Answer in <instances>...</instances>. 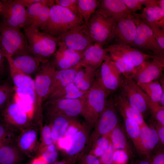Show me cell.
<instances>
[{
    "label": "cell",
    "mask_w": 164,
    "mask_h": 164,
    "mask_svg": "<svg viewBox=\"0 0 164 164\" xmlns=\"http://www.w3.org/2000/svg\"><path fill=\"white\" fill-rule=\"evenodd\" d=\"M84 23L81 18L68 9L55 4L50 8L46 22L39 29L58 38L64 33Z\"/></svg>",
    "instance_id": "6da1fadb"
},
{
    "label": "cell",
    "mask_w": 164,
    "mask_h": 164,
    "mask_svg": "<svg viewBox=\"0 0 164 164\" xmlns=\"http://www.w3.org/2000/svg\"><path fill=\"white\" fill-rule=\"evenodd\" d=\"M56 70L50 60L40 63L35 75L36 103L34 121L36 122L43 120V106L48 95Z\"/></svg>",
    "instance_id": "7a4b0ae2"
},
{
    "label": "cell",
    "mask_w": 164,
    "mask_h": 164,
    "mask_svg": "<svg viewBox=\"0 0 164 164\" xmlns=\"http://www.w3.org/2000/svg\"><path fill=\"white\" fill-rule=\"evenodd\" d=\"M31 52L41 63L50 60L56 52L58 39L36 28L24 29Z\"/></svg>",
    "instance_id": "3957f363"
},
{
    "label": "cell",
    "mask_w": 164,
    "mask_h": 164,
    "mask_svg": "<svg viewBox=\"0 0 164 164\" xmlns=\"http://www.w3.org/2000/svg\"><path fill=\"white\" fill-rule=\"evenodd\" d=\"M0 48L5 57L24 54L32 55L24 33L20 29L5 24L0 20Z\"/></svg>",
    "instance_id": "277c9868"
},
{
    "label": "cell",
    "mask_w": 164,
    "mask_h": 164,
    "mask_svg": "<svg viewBox=\"0 0 164 164\" xmlns=\"http://www.w3.org/2000/svg\"><path fill=\"white\" fill-rule=\"evenodd\" d=\"M99 71L92 87L84 96L81 113L87 120L93 122H96L111 94L102 84Z\"/></svg>",
    "instance_id": "5b68a950"
},
{
    "label": "cell",
    "mask_w": 164,
    "mask_h": 164,
    "mask_svg": "<svg viewBox=\"0 0 164 164\" xmlns=\"http://www.w3.org/2000/svg\"><path fill=\"white\" fill-rule=\"evenodd\" d=\"M116 22L114 19L105 17L95 11L87 24L94 43L103 46L109 43Z\"/></svg>",
    "instance_id": "8992f818"
},
{
    "label": "cell",
    "mask_w": 164,
    "mask_h": 164,
    "mask_svg": "<svg viewBox=\"0 0 164 164\" xmlns=\"http://www.w3.org/2000/svg\"><path fill=\"white\" fill-rule=\"evenodd\" d=\"M0 119L19 132L36 124L20 107L14 95L0 113Z\"/></svg>",
    "instance_id": "52a82bcc"
},
{
    "label": "cell",
    "mask_w": 164,
    "mask_h": 164,
    "mask_svg": "<svg viewBox=\"0 0 164 164\" xmlns=\"http://www.w3.org/2000/svg\"><path fill=\"white\" fill-rule=\"evenodd\" d=\"M132 16L136 26L133 47L150 54H164V50L157 43L150 27L134 14L132 13Z\"/></svg>",
    "instance_id": "ba28073f"
},
{
    "label": "cell",
    "mask_w": 164,
    "mask_h": 164,
    "mask_svg": "<svg viewBox=\"0 0 164 164\" xmlns=\"http://www.w3.org/2000/svg\"><path fill=\"white\" fill-rule=\"evenodd\" d=\"M84 96L77 99L53 98L48 99L42 108L43 115L56 114L70 117L81 114Z\"/></svg>",
    "instance_id": "9c48e42d"
},
{
    "label": "cell",
    "mask_w": 164,
    "mask_h": 164,
    "mask_svg": "<svg viewBox=\"0 0 164 164\" xmlns=\"http://www.w3.org/2000/svg\"><path fill=\"white\" fill-rule=\"evenodd\" d=\"M164 67V54H153L152 57L136 67L131 77L136 84L158 79L162 74Z\"/></svg>",
    "instance_id": "30bf717a"
},
{
    "label": "cell",
    "mask_w": 164,
    "mask_h": 164,
    "mask_svg": "<svg viewBox=\"0 0 164 164\" xmlns=\"http://www.w3.org/2000/svg\"><path fill=\"white\" fill-rule=\"evenodd\" d=\"M3 10L0 15V20L10 27L20 29L27 25V10L16 0H1Z\"/></svg>",
    "instance_id": "8fae6325"
},
{
    "label": "cell",
    "mask_w": 164,
    "mask_h": 164,
    "mask_svg": "<svg viewBox=\"0 0 164 164\" xmlns=\"http://www.w3.org/2000/svg\"><path fill=\"white\" fill-rule=\"evenodd\" d=\"M57 39L68 48L77 51H84L94 43L86 23L64 33Z\"/></svg>",
    "instance_id": "7c38bea8"
},
{
    "label": "cell",
    "mask_w": 164,
    "mask_h": 164,
    "mask_svg": "<svg viewBox=\"0 0 164 164\" xmlns=\"http://www.w3.org/2000/svg\"><path fill=\"white\" fill-rule=\"evenodd\" d=\"M35 124L20 132L15 142L21 151L28 158L37 155L39 145V125Z\"/></svg>",
    "instance_id": "4fadbf2b"
},
{
    "label": "cell",
    "mask_w": 164,
    "mask_h": 164,
    "mask_svg": "<svg viewBox=\"0 0 164 164\" xmlns=\"http://www.w3.org/2000/svg\"><path fill=\"white\" fill-rule=\"evenodd\" d=\"M99 73L102 84L111 94L119 89L123 77L108 53L100 67Z\"/></svg>",
    "instance_id": "5bb4252c"
},
{
    "label": "cell",
    "mask_w": 164,
    "mask_h": 164,
    "mask_svg": "<svg viewBox=\"0 0 164 164\" xmlns=\"http://www.w3.org/2000/svg\"><path fill=\"white\" fill-rule=\"evenodd\" d=\"M107 52L123 59L136 67L151 59L153 54L147 53L130 46L113 44L105 48Z\"/></svg>",
    "instance_id": "9a60e30c"
},
{
    "label": "cell",
    "mask_w": 164,
    "mask_h": 164,
    "mask_svg": "<svg viewBox=\"0 0 164 164\" xmlns=\"http://www.w3.org/2000/svg\"><path fill=\"white\" fill-rule=\"evenodd\" d=\"M117 110L112 96L109 97L96 121L97 138L100 135L111 133L118 125V118Z\"/></svg>",
    "instance_id": "2e32d148"
},
{
    "label": "cell",
    "mask_w": 164,
    "mask_h": 164,
    "mask_svg": "<svg viewBox=\"0 0 164 164\" xmlns=\"http://www.w3.org/2000/svg\"><path fill=\"white\" fill-rule=\"evenodd\" d=\"M136 32V26L132 13L125 18L117 22L114 27L110 43L128 45L133 47Z\"/></svg>",
    "instance_id": "e0dca14e"
},
{
    "label": "cell",
    "mask_w": 164,
    "mask_h": 164,
    "mask_svg": "<svg viewBox=\"0 0 164 164\" xmlns=\"http://www.w3.org/2000/svg\"><path fill=\"white\" fill-rule=\"evenodd\" d=\"M83 52L69 49L62 42L58 41L57 50L51 60L56 70L70 68L79 63Z\"/></svg>",
    "instance_id": "ac0fdd59"
},
{
    "label": "cell",
    "mask_w": 164,
    "mask_h": 164,
    "mask_svg": "<svg viewBox=\"0 0 164 164\" xmlns=\"http://www.w3.org/2000/svg\"><path fill=\"white\" fill-rule=\"evenodd\" d=\"M135 84L131 77H123L119 92L132 107L143 114L148 108L142 96L136 89Z\"/></svg>",
    "instance_id": "d6986e66"
},
{
    "label": "cell",
    "mask_w": 164,
    "mask_h": 164,
    "mask_svg": "<svg viewBox=\"0 0 164 164\" xmlns=\"http://www.w3.org/2000/svg\"><path fill=\"white\" fill-rule=\"evenodd\" d=\"M95 11L104 17L112 18L117 22L132 13L122 0H99Z\"/></svg>",
    "instance_id": "ffe728a7"
},
{
    "label": "cell",
    "mask_w": 164,
    "mask_h": 164,
    "mask_svg": "<svg viewBox=\"0 0 164 164\" xmlns=\"http://www.w3.org/2000/svg\"><path fill=\"white\" fill-rule=\"evenodd\" d=\"M108 53L103 46L94 43L84 51L82 59L74 67L80 68L89 66L98 69L105 60Z\"/></svg>",
    "instance_id": "44dd1931"
},
{
    "label": "cell",
    "mask_w": 164,
    "mask_h": 164,
    "mask_svg": "<svg viewBox=\"0 0 164 164\" xmlns=\"http://www.w3.org/2000/svg\"><path fill=\"white\" fill-rule=\"evenodd\" d=\"M26 157L17 146L15 141L0 148V164H23Z\"/></svg>",
    "instance_id": "7402d4cb"
},
{
    "label": "cell",
    "mask_w": 164,
    "mask_h": 164,
    "mask_svg": "<svg viewBox=\"0 0 164 164\" xmlns=\"http://www.w3.org/2000/svg\"><path fill=\"white\" fill-rule=\"evenodd\" d=\"M79 69L74 67L66 69L56 70L47 98L70 83L73 82Z\"/></svg>",
    "instance_id": "603a6c76"
},
{
    "label": "cell",
    "mask_w": 164,
    "mask_h": 164,
    "mask_svg": "<svg viewBox=\"0 0 164 164\" xmlns=\"http://www.w3.org/2000/svg\"><path fill=\"white\" fill-rule=\"evenodd\" d=\"M98 69L91 67L79 68L73 83L80 90L87 91L92 87L95 81Z\"/></svg>",
    "instance_id": "cb8c5ba5"
},
{
    "label": "cell",
    "mask_w": 164,
    "mask_h": 164,
    "mask_svg": "<svg viewBox=\"0 0 164 164\" xmlns=\"http://www.w3.org/2000/svg\"><path fill=\"white\" fill-rule=\"evenodd\" d=\"M160 77V82L157 79L137 84L153 101L164 107L163 75Z\"/></svg>",
    "instance_id": "d4e9b609"
},
{
    "label": "cell",
    "mask_w": 164,
    "mask_h": 164,
    "mask_svg": "<svg viewBox=\"0 0 164 164\" xmlns=\"http://www.w3.org/2000/svg\"><path fill=\"white\" fill-rule=\"evenodd\" d=\"M10 58L15 67L31 77L35 75L40 64L38 59L32 55L24 54Z\"/></svg>",
    "instance_id": "484cf974"
},
{
    "label": "cell",
    "mask_w": 164,
    "mask_h": 164,
    "mask_svg": "<svg viewBox=\"0 0 164 164\" xmlns=\"http://www.w3.org/2000/svg\"><path fill=\"white\" fill-rule=\"evenodd\" d=\"M112 97L117 108L122 110L128 118L136 122L140 128L147 125L143 114L132 107L119 92Z\"/></svg>",
    "instance_id": "4316f807"
},
{
    "label": "cell",
    "mask_w": 164,
    "mask_h": 164,
    "mask_svg": "<svg viewBox=\"0 0 164 164\" xmlns=\"http://www.w3.org/2000/svg\"><path fill=\"white\" fill-rule=\"evenodd\" d=\"M146 24H155L164 30V10L158 6L145 8L140 13H133Z\"/></svg>",
    "instance_id": "83f0119b"
},
{
    "label": "cell",
    "mask_w": 164,
    "mask_h": 164,
    "mask_svg": "<svg viewBox=\"0 0 164 164\" xmlns=\"http://www.w3.org/2000/svg\"><path fill=\"white\" fill-rule=\"evenodd\" d=\"M5 58L9 66L10 77L14 87L15 88L29 87L35 91L34 79L15 67L10 57L5 56Z\"/></svg>",
    "instance_id": "f1b7e54d"
},
{
    "label": "cell",
    "mask_w": 164,
    "mask_h": 164,
    "mask_svg": "<svg viewBox=\"0 0 164 164\" xmlns=\"http://www.w3.org/2000/svg\"><path fill=\"white\" fill-rule=\"evenodd\" d=\"M51 124V133L55 142H57L64 136L68 127V117L56 114L44 115Z\"/></svg>",
    "instance_id": "f546056e"
},
{
    "label": "cell",
    "mask_w": 164,
    "mask_h": 164,
    "mask_svg": "<svg viewBox=\"0 0 164 164\" xmlns=\"http://www.w3.org/2000/svg\"><path fill=\"white\" fill-rule=\"evenodd\" d=\"M117 109L124 120L127 134L137 152L140 155H145L140 141V127L136 122L128 118L122 110Z\"/></svg>",
    "instance_id": "4dcf8cb0"
},
{
    "label": "cell",
    "mask_w": 164,
    "mask_h": 164,
    "mask_svg": "<svg viewBox=\"0 0 164 164\" xmlns=\"http://www.w3.org/2000/svg\"><path fill=\"white\" fill-rule=\"evenodd\" d=\"M140 129V139L145 155H149L158 144L159 140L156 131L148 125Z\"/></svg>",
    "instance_id": "1f68e13d"
},
{
    "label": "cell",
    "mask_w": 164,
    "mask_h": 164,
    "mask_svg": "<svg viewBox=\"0 0 164 164\" xmlns=\"http://www.w3.org/2000/svg\"><path fill=\"white\" fill-rule=\"evenodd\" d=\"M87 91L79 89L73 82L48 97L46 101L53 98L77 99L84 96Z\"/></svg>",
    "instance_id": "d6a6232c"
},
{
    "label": "cell",
    "mask_w": 164,
    "mask_h": 164,
    "mask_svg": "<svg viewBox=\"0 0 164 164\" xmlns=\"http://www.w3.org/2000/svg\"><path fill=\"white\" fill-rule=\"evenodd\" d=\"M135 86L138 91L143 97L153 117L158 122L164 125V107L153 101L135 83Z\"/></svg>",
    "instance_id": "836d02e7"
},
{
    "label": "cell",
    "mask_w": 164,
    "mask_h": 164,
    "mask_svg": "<svg viewBox=\"0 0 164 164\" xmlns=\"http://www.w3.org/2000/svg\"><path fill=\"white\" fill-rule=\"evenodd\" d=\"M99 0H78V12L80 17L87 24L92 15L96 11Z\"/></svg>",
    "instance_id": "e575fe53"
},
{
    "label": "cell",
    "mask_w": 164,
    "mask_h": 164,
    "mask_svg": "<svg viewBox=\"0 0 164 164\" xmlns=\"http://www.w3.org/2000/svg\"><path fill=\"white\" fill-rule=\"evenodd\" d=\"M111 142L114 150H122L125 151L129 155L128 144L125 136L118 125L111 132Z\"/></svg>",
    "instance_id": "d590c367"
},
{
    "label": "cell",
    "mask_w": 164,
    "mask_h": 164,
    "mask_svg": "<svg viewBox=\"0 0 164 164\" xmlns=\"http://www.w3.org/2000/svg\"><path fill=\"white\" fill-rule=\"evenodd\" d=\"M55 4V0H39L27 8V23L26 27L24 29L27 28L31 25L43 7L50 8Z\"/></svg>",
    "instance_id": "8d00e7d4"
},
{
    "label": "cell",
    "mask_w": 164,
    "mask_h": 164,
    "mask_svg": "<svg viewBox=\"0 0 164 164\" xmlns=\"http://www.w3.org/2000/svg\"><path fill=\"white\" fill-rule=\"evenodd\" d=\"M15 87L6 80H0V113L15 94Z\"/></svg>",
    "instance_id": "74e56055"
},
{
    "label": "cell",
    "mask_w": 164,
    "mask_h": 164,
    "mask_svg": "<svg viewBox=\"0 0 164 164\" xmlns=\"http://www.w3.org/2000/svg\"><path fill=\"white\" fill-rule=\"evenodd\" d=\"M19 133L0 119V148L7 143L15 141Z\"/></svg>",
    "instance_id": "f35d334b"
},
{
    "label": "cell",
    "mask_w": 164,
    "mask_h": 164,
    "mask_svg": "<svg viewBox=\"0 0 164 164\" xmlns=\"http://www.w3.org/2000/svg\"><path fill=\"white\" fill-rule=\"evenodd\" d=\"M109 55L111 59L114 63L123 77H131L135 72L136 67L123 59L113 55Z\"/></svg>",
    "instance_id": "ab89813d"
},
{
    "label": "cell",
    "mask_w": 164,
    "mask_h": 164,
    "mask_svg": "<svg viewBox=\"0 0 164 164\" xmlns=\"http://www.w3.org/2000/svg\"><path fill=\"white\" fill-rule=\"evenodd\" d=\"M86 138L84 134L78 132L73 138L69 147L66 150L69 155H73L79 152L84 146Z\"/></svg>",
    "instance_id": "60d3db41"
},
{
    "label": "cell",
    "mask_w": 164,
    "mask_h": 164,
    "mask_svg": "<svg viewBox=\"0 0 164 164\" xmlns=\"http://www.w3.org/2000/svg\"><path fill=\"white\" fill-rule=\"evenodd\" d=\"M37 155H40L48 164L55 162L58 156V152L55 145L53 144L45 147L41 149Z\"/></svg>",
    "instance_id": "b9f144b4"
},
{
    "label": "cell",
    "mask_w": 164,
    "mask_h": 164,
    "mask_svg": "<svg viewBox=\"0 0 164 164\" xmlns=\"http://www.w3.org/2000/svg\"><path fill=\"white\" fill-rule=\"evenodd\" d=\"M50 8L46 6L43 7L33 23L29 27L26 29L36 28L39 29L42 27L48 19Z\"/></svg>",
    "instance_id": "7bdbcfd3"
},
{
    "label": "cell",
    "mask_w": 164,
    "mask_h": 164,
    "mask_svg": "<svg viewBox=\"0 0 164 164\" xmlns=\"http://www.w3.org/2000/svg\"><path fill=\"white\" fill-rule=\"evenodd\" d=\"M41 131L42 142L39 145L37 154L43 148L53 144L55 142L52 135L50 127L49 125H45L42 127Z\"/></svg>",
    "instance_id": "ee69618b"
},
{
    "label": "cell",
    "mask_w": 164,
    "mask_h": 164,
    "mask_svg": "<svg viewBox=\"0 0 164 164\" xmlns=\"http://www.w3.org/2000/svg\"><path fill=\"white\" fill-rule=\"evenodd\" d=\"M55 3L68 9L80 17L78 12V0H56Z\"/></svg>",
    "instance_id": "f6af8a7d"
},
{
    "label": "cell",
    "mask_w": 164,
    "mask_h": 164,
    "mask_svg": "<svg viewBox=\"0 0 164 164\" xmlns=\"http://www.w3.org/2000/svg\"><path fill=\"white\" fill-rule=\"evenodd\" d=\"M147 25L151 29L154 37L159 45L164 50V30L157 25Z\"/></svg>",
    "instance_id": "bcb514c9"
},
{
    "label": "cell",
    "mask_w": 164,
    "mask_h": 164,
    "mask_svg": "<svg viewBox=\"0 0 164 164\" xmlns=\"http://www.w3.org/2000/svg\"><path fill=\"white\" fill-rule=\"evenodd\" d=\"M129 155L123 150H115L113 155L112 164H127L129 159Z\"/></svg>",
    "instance_id": "7dc6e473"
},
{
    "label": "cell",
    "mask_w": 164,
    "mask_h": 164,
    "mask_svg": "<svg viewBox=\"0 0 164 164\" xmlns=\"http://www.w3.org/2000/svg\"><path fill=\"white\" fill-rule=\"evenodd\" d=\"M114 150L111 142L110 144L101 157L100 164H112L113 156Z\"/></svg>",
    "instance_id": "c3c4849f"
},
{
    "label": "cell",
    "mask_w": 164,
    "mask_h": 164,
    "mask_svg": "<svg viewBox=\"0 0 164 164\" xmlns=\"http://www.w3.org/2000/svg\"><path fill=\"white\" fill-rule=\"evenodd\" d=\"M132 13H135L138 10L142 9V4L139 0H122Z\"/></svg>",
    "instance_id": "681fc988"
},
{
    "label": "cell",
    "mask_w": 164,
    "mask_h": 164,
    "mask_svg": "<svg viewBox=\"0 0 164 164\" xmlns=\"http://www.w3.org/2000/svg\"><path fill=\"white\" fill-rule=\"evenodd\" d=\"M110 142L107 138L102 137L97 139L95 149L102 153H104L109 147Z\"/></svg>",
    "instance_id": "f907efd6"
},
{
    "label": "cell",
    "mask_w": 164,
    "mask_h": 164,
    "mask_svg": "<svg viewBox=\"0 0 164 164\" xmlns=\"http://www.w3.org/2000/svg\"><path fill=\"white\" fill-rule=\"evenodd\" d=\"M77 132L78 129L77 128L73 126H69L63 138L65 140L71 143L73 138Z\"/></svg>",
    "instance_id": "816d5d0a"
},
{
    "label": "cell",
    "mask_w": 164,
    "mask_h": 164,
    "mask_svg": "<svg viewBox=\"0 0 164 164\" xmlns=\"http://www.w3.org/2000/svg\"><path fill=\"white\" fill-rule=\"evenodd\" d=\"M0 48V80L5 79L6 72L4 65V58Z\"/></svg>",
    "instance_id": "f5cc1de1"
},
{
    "label": "cell",
    "mask_w": 164,
    "mask_h": 164,
    "mask_svg": "<svg viewBox=\"0 0 164 164\" xmlns=\"http://www.w3.org/2000/svg\"><path fill=\"white\" fill-rule=\"evenodd\" d=\"M151 164H164V154L160 152L156 154L151 162Z\"/></svg>",
    "instance_id": "db71d44e"
},
{
    "label": "cell",
    "mask_w": 164,
    "mask_h": 164,
    "mask_svg": "<svg viewBox=\"0 0 164 164\" xmlns=\"http://www.w3.org/2000/svg\"><path fill=\"white\" fill-rule=\"evenodd\" d=\"M159 123L158 126L157 127V132L159 141L162 145L164 144V125Z\"/></svg>",
    "instance_id": "11a10c76"
},
{
    "label": "cell",
    "mask_w": 164,
    "mask_h": 164,
    "mask_svg": "<svg viewBox=\"0 0 164 164\" xmlns=\"http://www.w3.org/2000/svg\"><path fill=\"white\" fill-rule=\"evenodd\" d=\"M86 164H100V160L95 156L89 155L85 158Z\"/></svg>",
    "instance_id": "9f6ffc18"
},
{
    "label": "cell",
    "mask_w": 164,
    "mask_h": 164,
    "mask_svg": "<svg viewBox=\"0 0 164 164\" xmlns=\"http://www.w3.org/2000/svg\"><path fill=\"white\" fill-rule=\"evenodd\" d=\"M142 5L145 8H149L158 6L157 0H139Z\"/></svg>",
    "instance_id": "6f0895ef"
},
{
    "label": "cell",
    "mask_w": 164,
    "mask_h": 164,
    "mask_svg": "<svg viewBox=\"0 0 164 164\" xmlns=\"http://www.w3.org/2000/svg\"><path fill=\"white\" fill-rule=\"evenodd\" d=\"M16 1L25 8H28L32 4L39 1V0H16Z\"/></svg>",
    "instance_id": "680465c9"
},
{
    "label": "cell",
    "mask_w": 164,
    "mask_h": 164,
    "mask_svg": "<svg viewBox=\"0 0 164 164\" xmlns=\"http://www.w3.org/2000/svg\"><path fill=\"white\" fill-rule=\"evenodd\" d=\"M30 164H48L40 155H37L31 161Z\"/></svg>",
    "instance_id": "91938a15"
},
{
    "label": "cell",
    "mask_w": 164,
    "mask_h": 164,
    "mask_svg": "<svg viewBox=\"0 0 164 164\" xmlns=\"http://www.w3.org/2000/svg\"><path fill=\"white\" fill-rule=\"evenodd\" d=\"M132 164H151V162L146 159L138 160L133 162Z\"/></svg>",
    "instance_id": "94428289"
},
{
    "label": "cell",
    "mask_w": 164,
    "mask_h": 164,
    "mask_svg": "<svg viewBox=\"0 0 164 164\" xmlns=\"http://www.w3.org/2000/svg\"><path fill=\"white\" fill-rule=\"evenodd\" d=\"M157 5L162 9L164 10V0H157Z\"/></svg>",
    "instance_id": "6125c7cd"
},
{
    "label": "cell",
    "mask_w": 164,
    "mask_h": 164,
    "mask_svg": "<svg viewBox=\"0 0 164 164\" xmlns=\"http://www.w3.org/2000/svg\"><path fill=\"white\" fill-rule=\"evenodd\" d=\"M3 5L1 1L0 0V15L3 10Z\"/></svg>",
    "instance_id": "be15d7a7"
},
{
    "label": "cell",
    "mask_w": 164,
    "mask_h": 164,
    "mask_svg": "<svg viewBox=\"0 0 164 164\" xmlns=\"http://www.w3.org/2000/svg\"><path fill=\"white\" fill-rule=\"evenodd\" d=\"M50 164H66L64 162H54Z\"/></svg>",
    "instance_id": "e7e4bbea"
}]
</instances>
